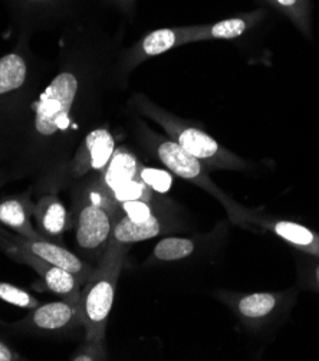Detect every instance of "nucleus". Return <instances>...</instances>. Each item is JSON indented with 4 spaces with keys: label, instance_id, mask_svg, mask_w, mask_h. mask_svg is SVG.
I'll return each instance as SVG.
<instances>
[{
    "label": "nucleus",
    "instance_id": "f257e3e1",
    "mask_svg": "<svg viewBox=\"0 0 319 361\" xmlns=\"http://www.w3.org/2000/svg\"><path fill=\"white\" fill-rule=\"evenodd\" d=\"M99 75L91 44L80 33L66 38L49 84L0 123V188L27 180L33 197L56 193L69 159L95 128Z\"/></svg>",
    "mask_w": 319,
    "mask_h": 361
},
{
    "label": "nucleus",
    "instance_id": "f03ea898",
    "mask_svg": "<svg viewBox=\"0 0 319 361\" xmlns=\"http://www.w3.org/2000/svg\"><path fill=\"white\" fill-rule=\"evenodd\" d=\"M69 224L75 233L80 257L96 265L111 243L117 207L101 186L98 176L80 180L68 189Z\"/></svg>",
    "mask_w": 319,
    "mask_h": 361
},
{
    "label": "nucleus",
    "instance_id": "7ed1b4c3",
    "mask_svg": "<svg viewBox=\"0 0 319 361\" xmlns=\"http://www.w3.org/2000/svg\"><path fill=\"white\" fill-rule=\"evenodd\" d=\"M130 104L141 116L160 126L171 140L203 163L207 170H246L249 167L247 161L225 149L203 128L163 110L146 95L135 94Z\"/></svg>",
    "mask_w": 319,
    "mask_h": 361
},
{
    "label": "nucleus",
    "instance_id": "20e7f679",
    "mask_svg": "<svg viewBox=\"0 0 319 361\" xmlns=\"http://www.w3.org/2000/svg\"><path fill=\"white\" fill-rule=\"evenodd\" d=\"M128 245L111 242L81 288L80 315L85 340H105L117 283L128 254Z\"/></svg>",
    "mask_w": 319,
    "mask_h": 361
},
{
    "label": "nucleus",
    "instance_id": "39448f33",
    "mask_svg": "<svg viewBox=\"0 0 319 361\" xmlns=\"http://www.w3.org/2000/svg\"><path fill=\"white\" fill-rule=\"evenodd\" d=\"M138 137L143 142V146L177 177H182L187 182L201 188L208 195L218 199L225 209L227 210L230 219L234 224H240V218L243 214V207L237 206L230 197H227L215 183L211 182L208 176V170L200 163L196 157L187 153L182 146H179L170 137H163L149 130L146 126L139 124Z\"/></svg>",
    "mask_w": 319,
    "mask_h": 361
},
{
    "label": "nucleus",
    "instance_id": "423d86ee",
    "mask_svg": "<svg viewBox=\"0 0 319 361\" xmlns=\"http://www.w3.org/2000/svg\"><path fill=\"white\" fill-rule=\"evenodd\" d=\"M6 331L18 336L42 337L54 340L74 338L84 331V324L75 307L63 300L41 304L16 322L0 326Z\"/></svg>",
    "mask_w": 319,
    "mask_h": 361
},
{
    "label": "nucleus",
    "instance_id": "0eeeda50",
    "mask_svg": "<svg viewBox=\"0 0 319 361\" xmlns=\"http://www.w3.org/2000/svg\"><path fill=\"white\" fill-rule=\"evenodd\" d=\"M115 150L117 140L108 127L99 126L92 128L63 169L56 185V193L68 190L82 178L102 174Z\"/></svg>",
    "mask_w": 319,
    "mask_h": 361
},
{
    "label": "nucleus",
    "instance_id": "6e6552de",
    "mask_svg": "<svg viewBox=\"0 0 319 361\" xmlns=\"http://www.w3.org/2000/svg\"><path fill=\"white\" fill-rule=\"evenodd\" d=\"M38 71L27 51L18 47L0 58V121L35 98Z\"/></svg>",
    "mask_w": 319,
    "mask_h": 361
},
{
    "label": "nucleus",
    "instance_id": "1a4fd4ad",
    "mask_svg": "<svg viewBox=\"0 0 319 361\" xmlns=\"http://www.w3.org/2000/svg\"><path fill=\"white\" fill-rule=\"evenodd\" d=\"M5 255L18 264H23L32 268L42 278L45 286L51 293L56 294L59 300H63L73 307H75L77 311L80 312V298H81L82 283L74 274H70L66 269H62L59 267L51 265L42 258L30 254V252L25 249L18 247L15 243Z\"/></svg>",
    "mask_w": 319,
    "mask_h": 361
},
{
    "label": "nucleus",
    "instance_id": "9d476101",
    "mask_svg": "<svg viewBox=\"0 0 319 361\" xmlns=\"http://www.w3.org/2000/svg\"><path fill=\"white\" fill-rule=\"evenodd\" d=\"M200 25L164 27L147 33L135 47L130 49L123 61V72L132 71L137 65L149 58L163 55L174 48H179L192 42H196Z\"/></svg>",
    "mask_w": 319,
    "mask_h": 361
},
{
    "label": "nucleus",
    "instance_id": "9b49d317",
    "mask_svg": "<svg viewBox=\"0 0 319 361\" xmlns=\"http://www.w3.org/2000/svg\"><path fill=\"white\" fill-rule=\"evenodd\" d=\"M244 222L261 226L272 232L273 235L279 236L291 246L305 252V254L319 258V235H316L313 231L305 228L301 224L268 218V216H262L256 212H249V210H243L240 224H244Z\"/></svg>",
    "mask_w": 319,
    "mask_h": 361
},
{
    "label": "nucleus",
    "instance_id": "f8f14e48",
    "mask_svg": "<svg viewBox=\"0 0 319 361\" xmlns=\"http://www.w3.org/2000/svg\"><path fill=\"white\" fill-rule=\"evenodd\" d=\"M171 229H174V221L164 213V210L141 219H134L121 214L115 221L111 242L131 246L132 243L167 233Z\"/></svg>",
    "mask_w": 319,
    "mask_h": 361
},
{
    "label": "nucleus",
    "instance_id": "ddd939ff",
    "mask_svg": "<svg viewBox=\"0 0 319 361\" xmlns=\"http://www.w3.org/2000/svg\"><path fill=\"white\" fill-rule=\"evenodd\" d=\"M33 219L37 231L48 240L62 245L63 233L70 229L69 210L58 193H46L33 204Z\"/></svg>",
    "mask_w": 319,
    "mask_h": 361
},
{
    "label": "nucleus",
    "instance_id": "4468645a",
    "mask_svg": "<svg viewBox=\"0 0 319 361\" xmlns=\"http://www.w3.org/2000/svg\"><path fill=\"white\" fill-rule=\"evenodd\" d=\"M30 189L20 195L8 196L0 200V224L9 231L25 238H44L32 225L33 204Z\"/></svg>",
    "mask_w": 319,
    "mask_h": 361
},
{
    "label": "nucleus",
    "instance_id": "2eb2a0df",
    "mask_svg": "<svg viewBox=\"0 0 319 361\" xmlns=\"http://www.w3.org/2000/svg\"><path fill=\"white\" fill-rule=\"evenodd\" d=\"M229 301L236 314L244 321L259 324L277 310L282 301V294L254 293L236 295L234 298L230 297Z\"/></svg>",
    "mask_w": 319,
    "mask_h": 361
},
{
    "label": "nucleus",
    "instance_id": "dca6fc26",
    "mask_svg": "<svg viewBox=\"0 0 319 361\" xmlns=\"http://www.w3.org/2000/svg\"><path fill=\"white\" fill-rule=\"evenodd\" d=\"M139 166V160L130 150L120 147L115 150L110 164L98 176V180L105 190H113L137 178Z\"/></svg>",
    "mask_w": 319,
    "mask_h": 361
},
{
    "label": "nucleus",
    "instance_id": "f3484780",
    "mask_svg": "<svg viewBox=\"0 0 319 361\" xmlns=\"http://www.w3.org/2000/svg\"><path fill=\"white\" fill-rule=\"evenodd\" d=\"M197 240L192 238L170 236L161 239L153 250V259L158 262H177L186 259L194 254Z\"/></svg>",
    "mask_w": 319,
    "mask_h": 361
},
{
    "label": "nucleus",
    "instance_id": "a211bd4d",
    "mask_svg": "<svg viewBox=\"0 0 319 361\" xmlns=\"http://www.w3.org/2000/svg\"><path fill=\"white\" fill-rule=\"evenodd\" d=\"M249 22L244 18H230L211 25H200L196 42L200 41H215V39H236L242 36Z\"/></svg>",
    "mask_w": 319,
    "mask_h": 361
},
{
    "label": "nucleus",
    "instance_id": "6ab92c4d",
    "mask_svg": "<svg viewBox=\"0 0 319 361\" xmlns=\"http://www.w3.org/2000/svg\"><path fill=\"white\" fill-rule=\"evenodd\" d=\"M270 2L285 13L304 35L311 36V13L308 0H270Z\"/></svg>",
    "mask_w": 319,
    "mask_h": 361
},
{
    "label": "nucleus",
    "instance_id": "aec40b11",
    "mask_svg": "<svg viewBox=\"0 0 319 361\" xmlns=\"http://www.w3.org/2000/svg\"><path fill=\"white\" fill-rule=\"evenodd\" d=\"M0 300L27 311L41 305L39 300L27 293L25 288L4 281H0Z\"/></svg>",
    "mask_w": 319,
    "mask_h": 361
},
{
    "label": "nucleus",
    "instance_id": "412c9836",
    "mask_svg": "<svg viewBox=\"0 0 319 361\" xmlns=\"http://www.w3.org/2000/svg\"><path fill=\"white\" fill-rule=\"evenodd\" d=\"M138 178L141 182H144L149 188H151L156 193L163 195L170 190L171 183H173V177L163 170L146 167L144 164L139 166L138 170Z\"/></svg>",
    "mask_w": 319,
    "mask_h": 361
},
{
    "label": "nucleus",
    "instance_id": "4be33fe9",
    "mask_svg": "<svg viewBox=\"0 0 319 361\" xmlns=\"http://www.w3.org/2000/svg\"><path fill=\"white\" fill-rule=\"evenodd\" d=\"M69 361H105L108 360V351H106L105 340L94 341L85 340L78 348L69 355Z\"/></svg>",
    "mask_w": 319,
    "mask_h": 361
},
{
    "label": "nucleus",
    "instance_id": "5701e85b",
    "mask_svg": "<svg viewBox=\"0 0 319 361\" xmlns=\"http://www.w3.org/2000/svg\"><path fill=\"white\" fill-rule=\"evenodd\" d=\"M25 360L0 334V361H19Z\"/></svg>",
    "mask_w": 319,
    "mask_h": 361
},
{
    "label": "nucleus",
    "instance_id": "b1692460",
    "mask_svg": "<svg viewBox=\"0 0 319 361\" xmlns=\"http://www.w3.org/2000/svg\"><path fill=\"white\" fill-rule=\"evenodd\" d=\"M12 242L6 238V236H4L2 233H0V250L4 252V254H6V252L12 247Z\"/></svg>",
    "mask_w": 319,
    "mask_h": 361
},
{
    "label": "nucleus",
    "instance_id": "393cba45",
    "mask_svg": "<svg viewBox=\"0 0 319 361\" xmlns=\"http://www.w3.org/2000/svg\"><path fill=\"white\" fill-rule=\"evenodd\" d=\"M312 279H313V282H315V286L318 288V291H319V262H316V264L313 265V271H312Z\"/></svg>",
    "mask_w": 319,
    "mask_h": 361
},
{
    "label": "nucleus",
    "instance_id": "a878e982",
    "mask_svg": "<svg viewBox=\"0 0 319 361\" xmlns=\"http://www.w3.org/2000/svg\"><path fill=\"white\" fill-rule=\"evenodd\" d=\"M20 2H23L27 6H42L44 4L49 2V0H20Z\"/></svg>",
    "mask_w": 319,
    "mask_h": 361
}]
</instances>
